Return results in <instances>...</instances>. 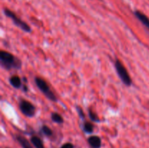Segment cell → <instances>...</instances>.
Wrapping results in <instances>:
<instances>
[{
	"mask_svg": "<svg viewBox=\"0 0 149 148\" xmlns=\"http://www.w3.org/2000/svg\"><path fill=\"white\" fill-rule=\"evenodd\" d=\"M0 64L4 69L20 70L22 68V61L17 57L7 51L0 52Z\"/></svg>",
	"mask_w": 149,
	"mask_h": 148,
	"instance_id": "cell-1",
	"label": "cell"
},
{
	"mask_svg": "<svg viewBox=\"0 0 149 148\" xmlns=\"http://www.w3.org/2000/svg\"><path fill=\"white\" fill-rule=\"evenodd\" d=\"M35 83H36V86L38 87L39 90L45 94V97L49 100L50 101L52 102H58V98L54 94L53 91L51 90L50 87L47 84V83L43 79V78H40V77H35L34 78Z\"/></svg>",
	"mask_w": 149,
	"mask_h": 148,
	"instance_id": "cell-2",
	"label": "cell"
},
{
	"mask_svg": "<svg viewBox=\"0 0 149 148\" xmlns=\"http://www.w3.org/2000/svg\"><path fill=\"white\" fill-rule=\"evenodd\" d=\"M114 65L116 73H117L122 82L127 86H130L132 84V79H131V77L130 76L129 73L127 71L126 68L124 66L123 64L122 63V62L119 59H116Z\"/></svg>",
	"mask_w": 149,
	"mask_h": 148,
	"instance_id": "cell-3",
	"label": "cell"
},
{
	"mask_svg": "<svg viewBox=\"0 0 149 148\" xmlns=\"http://www.w3.org/2000/svg\"><path fill=\"white\" fill-rule=\"evenodd\" d=\"M4 13L7 17H10L13 20V23L17 27L21 29L22 30H23L24 32H26V33H30V32H31V28L30 27V26L28 25L25 21L22 20L20 17H17L11 10H8V9H4Z\"/></svg>",
	"mask_w": 149,
	"mask_h": 148,
	"instance_id": "cell-4",
	"label": "cell"
},
{
	"mask_svg": "<svg viewBox=\"0 0 149 148\" xmlns=\"http://www.w3.org/2000/svg\"><path fill=\"white\" fill-rule=\"evenodd\" d=\"M19 107L22 113L27 117L32 118L35 115L36 107L29 101L22 99L19 102Z\"/></svg>",
	"mask_w": 149,
	"mask_h": 148,
	"instance_id": "cell-5",
	"label": "cell"
},
{
	"mask_svg": "<svg viewBox=\"0 0 149 148\" xmlns=\"http://www.w3.org/2000/svg\"><path fill=\"white\" fill-rule=\"evenodd\" d=\"M87 142L92 148L101 147V139L97 136H91L87 139Z\"/></svg>",
	"mask_w": 149,
	"mask_h": 148,
	"instance_id": "cell-6",
	"label": "cell"
},
{
	"mask_svg": "<svg viewBox=\"0 0 149 148\" xmlns=\"http://www.w3.org/2000/svg\"><path fill=\"white\" fill-rule=\"evenodd\" d=\"M134 15H135V17L140 20V21L142 23V24L144 26L147 28L149 30V18L145 14H143V12L140 11H135L134 12Z\"/></svg>",
	"mask_w": 149,
	"mask_h": 148,
	"instance_id": "cell-7",
	"label": "cell"
},
{
	"mask_svg": "<svg viewBox=\"0 0 149 148\" xmlns=\"http://www.w3.org/2000/svg\"><path fill=\"white\" fill-rule=\"evenodd\" d=\"M15 139L23 148H33L29 141L24 136H20V135H16Z\"/></svg>",
	"mask_w": 149,
	"mask_h": 148,
	"instance_id": "cell-8",
	"label": "cell"
},
{
	"mask_svg": "<svg viewBox=\"0 0 149 148\" xmlns=\"http://www.w3.org/2000/svg\"><path fill=\"white\" fill-rule=\"evenodd\" d=\"M30 142L35 148H45L43 143V141L41 139V138L36 136V135L32 136L31 137Z\"/></svg>",
	"mask_w": 149,
	"mask_h": 148,
	"instance_id": "cell-9",
	"label": "cell"
},
{
	"mask_svg": "<svg viewBox=\"0 0 149 148\" xmlns=\"http://www.w3.org/2000/svg\"><path fill=\"white\" fill-rule=\"evenodd\" d=\"M10 84L15 89H19L22 87V81L21 79L17 75H13L10 78Z\"/></svg>",
	"mask_w": 149,
	"mask_h": 148,
	"instance_id": "cell-10",
	"label": "cell"
},
{
	"mask_svg": "<svg viewBox=\"0 0 149 148\" xmlns=\"http://www.w3.org/2000/svg\"><path fill=\"white\" fill-rule=\"evenodd\" d=\"M51 119L54 123H58V124H62L64 122L63 118L58 113H52L51 114Z\"/></svg>",
	"mask_w": 149,
	"mask_h": 148,
	"instance_id": "cell-11",
	"label": "cell"
},
{
	"mask_svg": "<svg viewBox=\"0 0 149 148\" xmlns=\"http://www.w3.org/2000/svg\"><path fill=\"white\" fill-rule=\"evenodd\" d=\"M82 130L87 133H92L94 130V127L90 122L85 121L82 124Z\"/></svg>",
	"mask_w": 149,
	"mask_h": 148,
	"instance_id": "cell-12",
	"label": "cell"
},
{
	"mask_svg": "<svg viewBox=\"0 0 149 148\" xmlns=\"http://www.w3.org/2000/svg\"><path fill=\"white\" fill-rule=\"evenodd\" d=\"M41 131L43 133L45 136H47V137H50V136H52V130L49 127V126H46V125H44V126H42L41 128Z\"/></svg>",
	"mask_w": 149,
	"mask_h": 148,
	"instance_id": "cell-13",
	"label": "cell"
},
{
	"mask_svg": "<svg viewBox=\"0 0 149 148\" xmlns=\"http://www.w3.org/2000/svg\"><path fill=\"white\" fill-rule=\"evenodd\" d=\"M88 115H89V118H90V120L93 122H100V119L99 118L97 117V115L94 113L92 110H88Z\"/></svg>",
	"mask_w": 149,
	"mask_h": 148,
	"instance_id": "cell-14",
	"label": "cell"
},
{
	"mask_svg": "<svg viewBox=\"0 0 149 148\" xmlns=\"http://www.w3.org/2000/svg\"><path fill=\"white\" fill-rule=\"evenodd\" d=\"M77 113H78L79 115L80 118H81L82 120H84V119H85V115H84V111H83L82 108L79 107V106H77Z\"/></svg>",
	"mask_w": 149,
	"mask_h": 148,
	"instance_id": "cell-15",
	"label": "cell"
},
{
	"mask_svg": "<svg viewBox=\"0 0 149 148\" xmlns=\"http://www.w3.org/2000/svg\"><path fill=\"white\" fill-rule=\"evenodd\" d=\"M61 148H74V146L73 144L70 143V142H67V143L63 144V145L61 147Z\"/></svg>",
	"mask_w": 149,
	"mask_h": 148,
	"instance_id": "cell-16",
	"label": "cell"
},
{
	"mask_svg": "<svg viewBox=\"0 0 149 148\" xmlns=\"http://www.w3.org/2000/svg\"><path fill=\"white\" fill-rule=\"evenodd\" d=\"M7 148H8V147H7Z\"/></svg>",
	"mask_w": 149,
	"mask_h": 148,
	"instance_id": "cell-17",
	"label": "cell"
}]
</instances>
